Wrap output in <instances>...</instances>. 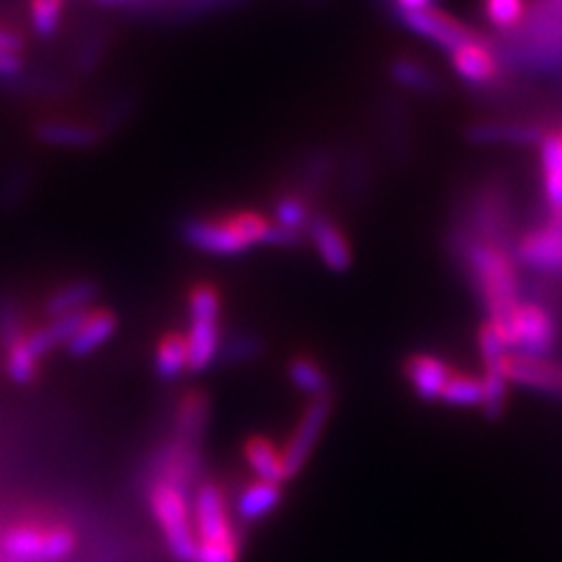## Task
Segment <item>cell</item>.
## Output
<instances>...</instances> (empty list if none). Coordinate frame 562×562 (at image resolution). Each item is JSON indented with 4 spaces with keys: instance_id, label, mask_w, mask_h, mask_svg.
<instances>
[{
    "instance_id": "1",
    "label": "cell",
    "mask_w": 562,
    "mask_h": 562,
    "mask_svg": "<svg viewBox=\"0 0 562 562\" xmlns=\"http://www.w3.org/2000/svg\"><path fill=\"white\" fill-rule=\"evenodd\" d=\"M462 256L469 266V277L487 307V322L502 336L520 301V281L514 258L502 244L469 237L462 244Z\"/></svg>"
},
{
    "instance_id": "36",
    "label": "cell",
    "mask_w": 562,
    "mask_h": 562,
    "mask_svg": "<svg viewBox=\"0 0 562 562\" xmlns=\"http://www.w3.org/2000/svg\"><path fill=\"white\" fill-rule=\"evenodd\" d=\"M394 5V16L398 14H411V12H419V10H427L434 8V0H390Z\"/></svg>"
},
{
    "instance_id": "7",
    "label": "cell",
    "mask_w": 562,
    "mask_h": 562,
    "mask_svg": "<svg viewBox=\"0 0 562 562\" xmlns=\"http://www.w3.org/2000/svg\"><path fill=\"white\" fill-rule=\"evenodd\" d=\"M396 20L408 31L419 35V38H425V41L434 43L436 47L448 52V55L473 41L483 38L479 31H473L471 26L457 20V16L438 10V8H427V10L411 12V14H398Z\"/></svg>"
},
{
    "instance_id": "26",
    "label": "cell",
    "mask_w": 562,
    "mask_h": 562,
    "mask_svg": "<svg viewBox=\"0 0 562 562\" xmlns=\"http://www.w3.org/2000/svg\"><path fill=\"white\" fill-rule=\"evenodd\" d=\"M24 336H26V333H24ZM24 336L16 338L14 342H10L8 347H3L5 375L14 384H29V382L35 380V375H38V371H41V359L29 349Z\"/></svg>"
},
{
    "instance_id": "15",
    "label": "cell",
    "mask_w": 562,
    "mask_h": 562,
    "mask_svg": "<svg viewBox=\"0 0 562 562\" xmlns=\"http://www.w3.org/2000/svg\"><path fill=\"white\" fill-rule=\"evenodd\" d=\"M539 160L549 200V225L562 227V138L558 132L541 136Z\"/></svg>"
},
{
    "instance_id": "29",
    "label": "cell",
    "mask_w": 562,
    "mask_h": 562,
    "mask_svg": "<svg viewBox=\"0 0 562 562\" xmlns=\"http://www.w3.org/2000/svg\"><path fill=\"white\" fill-rule=\"evenodd\" d=\"M469 136L479 144H497V140H512V144H530L541 140L543 132L527 125H497V122H485V125L471 127Z\"/></svg>"
},
{
    "instance_id": "10",
    "label": "cell",
    "mask_w": 562,
    "mask_h": 562,
    "mask_svg": "<svg viewBox=\"0 0 562 562\" xmlns=\"http://www.w3.org/2000/svg\"><path fill=\"white\" fill-rule=\"evenodd\" d=\"M516 258L530 270L562 274V227L547 223L522 235L516 246Z\"/></svg>"
},
{
    "instance_id": "37",
    "label": "cell",
    "mask_w": 562,
    "mask_h": 562,
    "mask_svg": "<svg viewBox=\"0 0 562 562\" xmlns=\"http://www.w3.org/2000/svg\"><path fill=\"white\" fill-rule=\"evenodd\" d=\"M99 3H105V5H125V3H134V0H99Z\"/></svg>"
},
{
    "instance_id": "6",
    "label": "cell",
    "mask_w": 562,
    "mask_h": 562,
    "mask_svg": "<svg viewBox=\"0 0 562 562\" xmlns=\"http://www.w3.org/2000/svg\"><path fill=\"white\" fill-rule=\"evenodd\" d=\"M502 338L512 355L549 359L558 345V324L553 314L539 303H520L508 319Z\"/></svg>"
},
{
    "instance_id": "24",
    "label": "cell",
    "mask_w": 562,
    "mask_h": 562,
    "mask_svg": "<svg viewBox=\"0 0 562 562\" xmlns=\"http://www.w3.org/2000/svg\"><path fill=\"white\" fill-rule=\"evenodd\" d=\"M390 76L403 90L419 92V94H434L441 82L434 76V70L419 59L413 57H394L390 64Z\"/></svg>"
},
{
    "instance_id": "32",
    "label": "cell",
    "mask_w": 562,
    "mask_h": 562,
    "mask_svg": "<svg viewBox=\"0 0 562 562\" xmlns=\"http://www.w3.org/2000/svg\"><path fill=\"white\" fill-rule=\"evenodd\" d=\"M241 537H225V539H204L198 541L195 560L192 562H239Z\"/></svg>"
},
{
    "instance_id": "5",
    "label": "cell",
    "mask_w": 562,
    "mask_h": 562,
    "mask_svg": "<svg viewBox=\"0 0 562 562\" xmlns=\"http://www.w3.org/2000/svg\"><path fill=\"white\" fill-rule=\"evenodd\" d=\"M190 373H202L221 349V293L214 284H195L188 293Z\"/></svg>"
},
{
    "instance_id": "12",
    "label": "cell",
    "mask_w": 562,
    "mask_h": 562,
    "mask_svg": "<svg viewBox=\"0 0 562 562\" xmlns=\"http://www.w3.org/2000/svg\"><path fill=\"white\" fill-rule=\"evenodd\" d=\"M155 469L157 471L153 481H165L188 492L202 469L200 446L181 441V438H171V443L157 457Z\"/></svg>"
},
{
    "instance_id": "13",
    "label": "cell",
    "mask_w": 562,
    "mask_h": 562,
    "mask_svg": "<svg viewBox=\"0 0 562 562\" xmlns=\"http://www.w3.org/2000/svg\"><path fill=\"white\" fill-rule=\"evenodd\" d=\"M448 57L454 74L473 87H487L499 78L502 64L487 38H479L460 49H454Z\"/></svg>"
},
{
    "instance_id": "35",
    "label": "cell",
    "mask_w": 562,
    "mask_h": 562,
    "mask_svg": "<svg viewBox=\"0 0 562 562\" xmlns=\"http://www.w3.org/2000/svg\"><path fill=\"white\" fill-rule=\"evenodd\" d=\"M22 47H24V38H22V35L16 33L14 29L0 24V49H5V52H20V55H22Z\"/></svg>"
},
{
    "instance_id": "33",
    "label": "cell",
    "mask_w": 562,
    "mask_h": 562,
    "mask_svg": "<svg viewBox=\"0 0 562 562\" xmlns=\"http://www.w3.org/2000/svg\"><path fill=\"white\" fill-rule=\"evenodd\" d=\"M483 411L487 417H499L506 406V392H508V380L502 371H490L485 368L483 375Z\"/></svg>"
},
{
    "instance_id": "2",
    "label": "cell",
    "mask_w": 562,
    "mask_h": 562,
    "mask_svg": "<svg viewBox=\"0 0 562 562\" xmlns=\"http://www.w3.org/2000/svg\"><path fill=\"white\" fill-rule=\"evenodd\" d=\"M272 231V218L262 216L254 209H237L231 214L188 218L181 227L183 239L202 254L211 256H235L254 249L258 244H268Z\"/></svg>"
},
{
    "instance_id": "9",
    "label": "cell",
    "mask_w": 562,
    "mask_h": 562,
    "mask_svg": "<svg viewBox=\"0 0 562 562\" xmlns=\"http://www.w3.org/2000/svg\"><path fill=\"white\" fill-rule=\"evenodd\" d=\"M192 525H195L198 541L239 535L225 502V490L218 483L206 481L198 487L192 499Z\"/></svg>"
},
{
    "instance_id": "19",
    "label": "cell",
    "mask_w": 562,
    "mask_h": 562,
    "mask_svg": "<svg viewBox=\"0 0 562 562\" xmlns=\"http://www.w3.org/2000/svg\"><path fill=\"white\" fill-rule=\"evenodd\" d=\"M35 136L43 140L45 146L55 148H92L99 144L101 130L94 125H87V122L76 120H43L38 127H35Z\"/></svg>"
},
{
    "instance_id": "34",
    "label": "cell",
    "mask_w": 562,
    "mask_h": 562,
    "mask_svg": "<svg viewBox=\"0 0 562 562\" xmlns=\"http://www.w3.org/2000/svg\"><path fill=\"white\" fill-rule=\"evenodd\" d=\"M24 70V59L20 52L0 49V78H14Z\"/></svg>"
},
{
    "instance_id": "3",
    "label": "cell",
    "mask_w": 562,
    "mask_h": 562,
    "mask_svg": "<svg viewBox=\"0 0 562 562\" xmlns=\"http://www.w3.org/2000/svg\"><path fill=\"white\" fill-rule=\"evenodd\" d=\"M78 547V537L64 522L20 520L0 530V555L8 562H59Z\"/></svg>"
},
{
    "instance_id": "16",
    "label": "cell",
    "mask_w": 562,
    "mask_h": 562,
    "mask_svg": "<svg viewBox=\"0 0 562 562\" xmlns=\"http://www.w3.org/2000/svg\"><path fill=\"white\" fill-rule=\"evenodd\" d=\"M403 373L422 401H441L452 366L434 355H413L403 363Z\"/></svg>"
},
{
    "instance_id": "38",
    "label": "cell",
    "mask_w": 562,
    "mask_h": 562,
    "mask_svg": "<svg viewBox=\"0 0 562 562\" xmlns=\"http://www.w3.org/2000/svg\"><path fill=\"white\" fill-rule=\"evenodd\" d=\"M558 134H560V138H562V130H560V132H558Z\"/></svg>"
},
{
    "instance_id": "14",
    "label": "cell",
    "mask_w": 562,
    "mask_h": 562,
    "mask_svg": "<svg viewBox=\"0 0 562 562\" xmlns=\"http://www.w3.org/2000/svg\"><path fill=\"white\" fill-rule=\"evenodd\" d=\"M307 239L312 241L316 256L322 258L330 272H347L355 262L351 244L340 225L328 216H314L307 225Z\"/></svg>"
},
{
    "instance_id": "8",
    "label": "cell",
    "mask_w": 562,
    "mask_h": 562,
    "mask_svg": "<svg viewBox=\"0 0 562 562\" xmlns=\"http://www.w3.org/2000/svg\"><path fill=\"white\" fill-rule=\"evenodd\" d=\"M330 408H333L330 396L310 401V406L301 415V422H297V427L293 429L286 446L281 448V460H284V481L295 479L307 464L316 441H319L322 431L326 429Z\"/></svg>"
},
{
    "instance_id": "27",
    "label": "cell",
    "mask_w": 562,
    "mask_h": 562,
    "mask_svg": "<svg viewBox=\"0 0 562 562\" xmlns=\"http://www.w3.org/2000/svg\"><path fill=\"white\" fill-rule=\"evenodd\" d=\"M312 209L305 195L301 192H286L274 202V223L281 227H289V231L295 233H305L307 235V225L312 223Z\"/></svg>"
},
{
    "instance_id": "21",
    "label": "cell",
    "mask_w": 562,
    "mask_h": 562,
    "mask_svg": "<svg viewBox=\"0 0 562 562\" xmlns=\"http://www.w3.org/2000/svg\"><path fill=\"white\" fill-rule=\"evenodd\" d=\"M209 396L202 390H190L181 396L173 415V438L188 443H200V436L206 427Z\"/></svg>"
},
{
    "instance_id": "22",
    "label": "cell",
    "mask_w": 562,
    "mask_h": 562,
    "mask_svg": "<svg viewBox=\"0 0 562 562\" xmlns=\"http://www.w3.org/2000/svg\"><path fill=\"white\" fill-rule=\"evenodd\" d=\"M155 371L160 380H179L190 371V347L186 333L169 330L155 347Z\"/></svg>"
},
{
    "instance_id": "20",
    "label": "cell",
    "mask_w": 562,
    "mask_h": 562,
    "mask_svg": "<svg viewBox=\"0 0 562 562\" xmlns=\"http://www.w3.org/2000/svg\"><path fill=\"white\" fill-rule=\"evenodd\" d=\"M99 295V286L92 279H76L68 284L59 286L47 295L45 314L47 319H57V316H68L92 310L94 297Z\"/></svg>"
},
{
    "instance_id": "17",
    "label": "cell",
    "mask_w": 562,
    "mask_h": 562,
    "mask_svg": "<svg viewBox=\"0 0 562 562\" xmlns=\"http://www.w3.org/2000/svg\"><path fill=\"white\" fill-rule=\"evenodd\" d=\"M284 499V483L256 479L246 483L235 502V516L241 525H254L268 518Z\"/></svg>"
},
{
    "instance_id": "18",
    "label": "cell",
    "mask_w": 562,
    "mask_h": 562,
    "mask_svg": "<svg viewBox=\"0 0 562 562\" xmlns=\"http://www.w3.org/2000/svg\"><path fill=\"white\" fill-rule=\"evenodd\" d=\"M117 328V316L105 307H92L87 310L82 324L74 333V338L68 340L66 351L70 357H90L92 351L103 347L113 338Z\"/></svg>"
},
{
    "instance_id": "25",
    "label": "cell",
    "mask_w": 562,
    "mask_h": 562,
    "mask_svg": "<svg viewBox=\"0 0 562 562\" xmlns=\"http://www.w3.org/2000/svg\"><path fill=\"white\" fill-rule=\"evenodd\" d=\"M289 380L293 382L297 392H303L312 398L328 396V390H330L328 373L310 357H295L289 363Z\"/></svg>"
},
{
    "instance_id": "31",
    "label": "cell",
    "mask_w": 562,
    "mask_h": 562,
    "mask_svg": "<svg viewBox=\"0 0 562 562\" xmlns=\"http://www.w3.org/2000/svg\"><path fill=\"white\" fill-rule=\"evenodd\" d=\"M485 16L497 31H516L527 20L525 0H485Z\"/></svg>"
},
{
    "instance_id": "28",
    "label": "cell",
    "mask_w": 562,
    "mask_h": 562,
    "mask_svg": "<svg viewBox=\"0 0 562 562\" xmlns=\"http://www.w3.org/2000/svg\"><path fill=\"white\" fill-rule=\"evenodd\" d=\"M441 401L448 403V406H460V408L483 406V382L473 375L452 371L443 386Z\"/></svg>"
},
{
    "instance_id": "30",
    "label": "cell",
    "mask_w": 562,
    "mask_h": 562,
    "mask_svg": "<svg viewBox=\"0 0 562 562\" xmlns=\"http://www.w3.org/2000/svg\"><path fill=\"white\" fill-rule=\"evenodd\" d=\"M66 0H29V22L35 35L52 38L61 26Z\"/></svg>"
},
{
    "instance_id": "23",
    "label": "cell",
    "mask_w": 562,
    "mask_h": 562,
    "mask_svg": "<svg viewBox=\"0 0 562 562\" xmlns=\"http://www.w3.org/2000/svg\"><path fill=\"white\" fill-rule=\"evenodd\" d=\"M244 460L262 481H284V460H281V448L266 436H254L244 443Z\"/></svg>"
},
{
    "instance_id": "4",
    "label": "cell",
    "mask_w": 562,
    "mask_h": 562,
    "mask_svg": "<svg viewBox=\"0 0 562 562\" xmlns=\"http://www.w3.org/2000/svg\"><path fill=\"white\" fill-rule=\"evenodd\" d=\"M148 504L171 553L181 562L195 560L198 535L195 525H192V506L188 492L165 481H153L148 490Z\"/></svg>"
},
{
    "instance_id": "11",
    "label": "cell",
    "mask_w": 562,
    "mask_h": 562,
    "mask_svg": "<svg viewBox=\"0 0 562 562\" xmlns=\"http://www.w3.org/2000/svg\"><path fill=\"white\" fill-rule=\"evenodd\" d=\"M504 375L508 382H516L549 396L562 398V363L553 359H530L508 355L504 363Z\"/></svg>"
}]
</instances>
